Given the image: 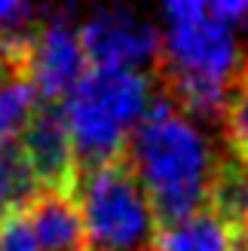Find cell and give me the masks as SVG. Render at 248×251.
Masks as SVG:
<instances>
[{
  "mask_svg": "<svg viewBox=\"0 0 248 251\" xmlns=\"http://www.w3.org/2000/svg\"><path fill=\"white\" fill-rule=\"evenodd\" d=\"M123 153L138 175L159 227L205 208V190L218 156L199 126L159 89Z\"/></svg>",
  "mask_w": 248,
  "mask_h": 251,
  "instance_id": "cell-1",
  "label": "cell"
},
{
  "mask_svg": "<svg viewBox=\"0 0 248 251\" xmlns=\"http://www.w3.org/2000/svg\"><path fill=\"white\" fill-rule=\"evenodd\" d=\"M156 95L150 74L138 68H86L65 98V117L77 172L123 156L132 129Z\"/></svg>",
  "mask_w": 248,
  "mask_h": 251,
  "instance_id": "cell-2",
  "label": "cell"
},
{
  "mask_svg": "<svg viewBox=\"0 0 248 251\" xmlns=\"http://www.w3.org/2000/svg\"><path fill=\"white\" fill-rule=\"evenodd\" d=\"M71 196L89 251H156L159 221L126 153L77 172Z\"/></svg>",
  "mask_w": 248,
  "mask_h": 251,
  "instance_id": "cell-3",
  "label": "cell"
},
{
  "mask_svg": "<svg viewBox=\"0 0 248 251\" xmlns=\"http://www.w3.org/2000/svg\"><path fill=\"white\" fill-rule=\"evenodd\" d=\"M19 61L22 77L34 86L40 101H65L86 74L80 37L61 12L52 19H37L19 43Z\"/></svg>",
  "mask_w": 248,
  "mask_h": 251,
  "instance_id": "cell-4",
  "label": "cell"
},
{
  "mask_svg": "<svg viewBox=\"0 0 248 251\" xmlns=\"http://www.w3.org/2000/svg\"><path fill=\"white\" fill-rule=\"evenodd\" d=\"M80 46L86 65L92 68H138L156 65L163 34L156 31L150 19L138 16L132 9H95L80 25Z\"/></svg>",
  "mask_w": 248,
  "mask_h": 251,
  "instance_id": "cell-5",
  "label": "cell"
},
{
  "mask_svg": "<svg viewBox=\"0 0 248 251\" xmlns=\"http://www.w3.org/2000/svg\"><path fill=\"white\" fill-rule=\"evenodd\" d=\"M16 141L22 144L43 190H74L77 166H74V144L61 101H37L16 129Z\"/></svg>",
  "mask_w": 248,
  "mask_h": 251,
  "instance_id": "cell-6",
  "label": "cell"
},
{
  "mask_svg": "<svg viewBox=\"0 0 248 251\" xmlns=\"http://www.w3.org/2000/svg\"><path fill=\"white\" fill-rule=\"evenodd\" d=\"M37 251H89L77 199L61 190H43L25 211Z\"/></svg>",
  "mask_w": 248,
  "mask_h": 251,
  "instance_id": "cell-7",
  "label": "cell"
},
{
  "mask_svg": "<svg viewBox=\"0 0 248 251\" xmlns=\"http://www.w3.org/2000/svg\"><path fill=\"white\" fill-rule=\"evenodd\" d=\"M205 208L242 236L248 230V162L236 153H218L205 190Z\"/></svg>",
  "mask_w": 248,
  "mask_h": 251,
  "instance_id": "cell-8",
  "label": "cell"
},
{
  "mask_svg": "<svg viewBox=\"0 0 248 251\" xmlns=\"http://www.w3.org/2000/svg\"><path fill=\"white\" fill-rule=\"evenodd\" d=\"M236 245L239 236L208 208H199L196 215L169 227H159L156 236V251H236Z\"/></svg>",
  "mask_w": 248,
  "mask_h": 251,
  "instance_id": "cell-9",
  "label": "cell"
},
{
  "mask_svg": "<svg viewBox=\"0 0 248 251\" xmlns=\"http://www.w3.org/2000/svg\"><path fill=\"white\" fill-rule=\"evenodd\" d=\"M43 193L40 181L25 156L16 135L0 141V221L9 215H25L31 202Z\"/></svg>",
  "mask_w": 248,
  "mask_h": 251,
  "instance_id": "cell-10",
  "label": "cell"
},
{
  "mask_svg": "<svg viewBox=\"0 0 248 251\" xmlns=\"http://www.w3.org/2000/svg\"><path fill=\"white\" fill-rule=\"evenodd\" d=\"M0 251H37L31 224L25 215H9L0 221Z\"/></svg>",
  "mask_w": 248,
  "mask_h": 251,
  "instance_id": "cell-11",
  "label": "cell"
},
{
  "mask_svg": "<svg viewBox=\"0 0 248 251\" xmlns=\"http://www.w3.org/2000/svg\"><path fill=\"white\" fill-rule=\"evenodd\" d=\"M236 251H248V230L239 236V245H236Z\"/></svg>",
  "mask_w": 248,
  "mask_h": 251,
  "instance_id": "cell-12",
  "label": "cell"
}]
</instances>
